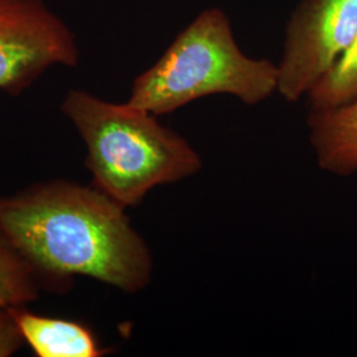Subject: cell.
Masks as SVG:
<instances>
[{
	"instance_id": "cell-1",
	"label": "cell",
	"mask_w": 357,
	"mask_h": 357,
	"mask_svg": "<svg viewBox=\"0 0 357 357\" xmlns=\"http://www.w3.org/2000/svg\"><path fill=\"white\" fill-rule=\"evenodd\" d=\"M125 211L93 184L53 178L0 196V233L48 291L63 293L81 275L139 293L153 278V253Z\"/></svg>"
},
{
	"instance_id": "cell-4",
	"label": "cell",
	"mask_w": 357,
	"mask_h": 357,
	"mask_svg": "<svg viewBox=\"0 0 357 357\" xmlns=\"http://www.w3.org/2000/svg\"><path fill=\"white\" fill-rule=\"evenodd\" d=\"M76 35L45 0H0V90L19 96L53 66H76Z\"/></svg>"
},
{
	"instance_id": "cell-8",
	"label": "cell",
	"mask_w": 357,
	"mask_h": 357,
	"mask_svg": "<svg viewBox=\"0 0 357 357\" xmlns=\"http://www.w3.org/2000/svg\"><path fill=\"white\" fill-rule=\"evenodd\" d=\"M48 290L36 268L0 233V308L26 306Z\"/></svg>"
},
{
	"instance_id": "cell-10",
	"label": "cell",
	"mask_w": 357,
	"mask_h": 357,
	"mask_svg": "<svg viewBox=\"0 0 357 357\" xmlns=\"http://www.w3.org/2000/svg\"><path fill=\"white\" fill-rule=\"evenodd\" d=\"M26 340L8 308H0V357L13 356Z\"/></svg>"
},
{
	"instance_id": "cell-3",
	"label": "cell",
	"mask_w": 357,
	"mask_h": 357,
	"mask_svg": "<svg viewBox=\"0 0 357 357\" xmlns=\"http://www.w3.org/2000/svg\"><path fill=\"white\" fill-rule=\"evenodd\" d=\"M277 88L278 66L246 56L233 36L227 13L209 8L135 78L128 102L163 115L213 94H229L252 106L270 98Z\"/></svg>"
},
{
	"instance_id": "cell-2",
	"label": "cell",
	"mask_w": 357,
	"mask_h": 357,
	"mask_svg": "<svg viewBox=\"0 0 357 357\" xmlns=\"http://www.w3.org/2000/svg\"><path fill=\"white\" fill-rule=\"evenodd\" d=\"M61 112L85 143L91 184L125 208L141 204L155 187L191 178L203 167L184 137L128 102H107L72 89Z\"/></svg>"
},
{
	"instance_id": "cell-9",
	"label": "cell",
	"mask_w": 357,
	"mask_h": 357,
	"mask_svg": "<svg viewBox=\"0 0 357 357\" xmlns=\"http://www.w3.org/2000/svg\"><path fill=\"white\" fill-rule=\"evenodd\" d=\"M357 97V31L344 53L307 94L310 110H327Z\"/></svg>"
},
{
	"instance_id": "cell-7",
	"label": "cell",
	"mask_w": 357,
	"mask_h": 357,
	"mask_svg": "<svg viewBox=\"0 0 357 357\" xmlns=\"http://www.w3.org/2000/svg\"><path fill=\"white\" fill-rule=\"evenodd\" d=\"M26 344L38 357H101L109 351L82 323L38 315L26 306L8 307Z\"/></svg>"
},
{
	"instance_id": "cell-5",
	"label": "cell",
	"mask_w": 357,
	"mask_h": 357,
	"mask_svg": "<svg viewBox=\"0 0 357 357\" xmlns=\"http://www.w3.org/2000/svg\"><path fill=\"white\" fill-rule=\"evenodd\" d=\"M357 31V0H305L286 29L277 91L307 96L344 53Z\"/></svg>"
},
{
	"instance_id": "cell-6",
	"label": "cell",
	"mask_w": 357,
	"mask_h": 357,
	"mask_svg": "<svg viewBox=\"0 0 357 357\" xmlns=\"http://www.w3.org/2000/svg\"><path fill=\"white\" fill-rule=\"evenodd\" d=\"M308 141L323 171L357 175V97L337 107L310 110Z\"/></svg>"
}]
</instances>
